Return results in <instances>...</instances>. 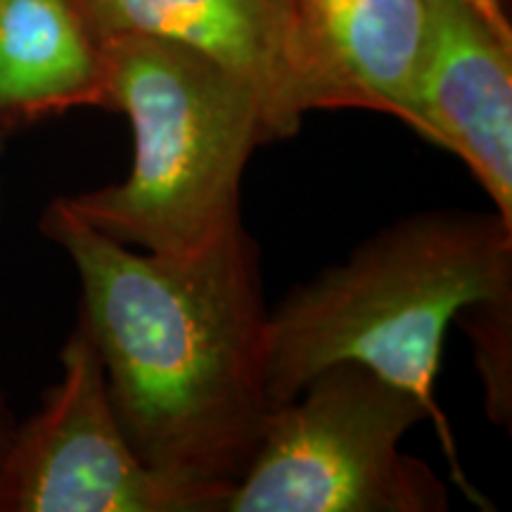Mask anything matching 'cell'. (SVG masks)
I'll list each match as a JSON object with an SVG mask.
<instances>
[{"label": "cell", "instance_id": "1", "mask_svg": "<svg viewBox=\"0 0 512 512\" xmlns=\"http://www.w3.org/2000/svg\"><path fill=\"white\" fill-rule=\"evenodd\" d=\"M81 283L79 323L105 368L126 439L178 482L233 494L273 401L259 247L245 226L195 259L133 252L67 200L41 216Z\"/></svg>", "mask_w": 512, "mask_h": 512}, {"label": "cell", "instance_id": "2", "mask_svg": "<svg viewBox=\"0 0 512 512\" xmlns=\"http://www.w3.org/2000/svg\"><path fill=\"white\" fill-rule=\"evenodd\" d=\"M512 297V223L498 211L439 209L382 228L342 264L294 287L268 316V394L292 401L335 363H361L418 396L453 479L472 501L456 441L434 396L448 325L470 306Z\"/></svg>", "mask_w": 512, "mask_h": 512}, {"label": "cell", "instance_id": "3", "mask_svg": "<svg viewBox=\"0 0 512 512\" xmlns=\"http://www.w3.org/2000/svg\"><path fill=\"white\" fill-rule=\"evenodd\" d=\"M105 107L133 128L121 183L64 197L107 238L171 261L195 259L242 226L247 162L271 143L245 83L181 43L145 34L98 38Z\"/></svg>", "mask_w": 512, "mask_h": 512}, {"label": "cell", "instance_id": "4", "mask_svg": "<svg viewBox=\"0 0 512 512\" xmlns=\"http://www.w3.org/2000/svg\"><path fill=\"white\" fill-rule=\"evenodd\" d=\"M422 420L408 389L335 363L271 408L226 512H444V479L399 448Z\"/></svg>", "mask_w": 512, "mask_h": 512}, {"label": "cell", "instance_id": "5", "mask_svg": "<svg viewBox=\"0 0 512 512\" xmlns=\"http://www.w3.org/2000/svg\"><path fill=\"white\" fill-rule=\"evenodd\" d=\"M60 363V380L12 437L0 512H226L228 491L178 482L138 456L81 323Z\"/></svg>", "mask_w": 512, "mask_h": 512}, {"label": "cell", "instance_id": "6", "mask_svg": "<svg viewBox=\"0 0 512 512\" xmlns=\"http://www.w3.org/2000/svg\"><path fill=\"white\" fill-rule=\"evenodd\" d=\"M95 41L145 34L192 48L245 83L271 143L297 136L306 114L366 110L320 53L297 0H74Z\"/></svg>", "mask_w": 512, "mask_h": 512}, {"label": "cell", "instance_id": "7", "mask_svg": "<svg viewBox=\"0 0 512 512\" xmlns=\"http://www.w3.org/2000/svg\"><path fill=\"white\" fill-rule=\"evenodd\" d=\"M413 131L465 162L512 223V41L467 0H430Z\"/></svg>", "mask_w": 512, "mask_h": 512}, {"label": "cell", "instance_id": "8", "mask_svg": "<svg viewBox=\"0 0 512 512\" xmlns=\"http://www.w3.org/2000/svg\"><path fill=\"white\" fill-rule=\"evenodd\" d=\"M105 107L98 43L74 0H0V119Z\"/></svg>", "mask_w": 512, "mask_h": 512}, {"label": "cell", "instance_id": "9", "mask_svg": "<svg viewBox=\"0 0 512 512\" xmlns=\"http://www.w3.org/2000/svg\"><path fill=\"white\" fill-rule=\"evenodd\" d=\"M320 53L370 112L413 128L430 0H297Z\"/></svg>", "mask_w": 512, "mask_h": 512}, {"label": "cell", "instance_id": "10", "mask_svg": "<svg viewBox=\"0 0 512 512\" xmlns=\"http://www.w3.org/2000/svg\"><path fill=\"white\" fill-rule=\"evenodd\" d=\"M510 304L512 297L470 306L458 318L477 339L479 366L486 384V406L498 422H510Z\"/></svg>", "mask_w": 512, "mask_h": 512}, {"label": "cell", "instance_id": "11", "mask_svg": "<svg viewBox=\"0 0 512 512\" xmlns=\"http://www.w3.org/2000/svg\"><path fill=\"white\" fill-rule=\"evenodd\" d=\"M467 3H470L472 8H475L479 15H482L486 22H489L491 27L498 31V34H501L503 38H508V41H512V29H510L508 17H505L501 0H467Z\"/></svg>", "mask_w": 512, "mask_h": 512}, {"label": "cell", "instance_id": "12", "mask_svg": "<svg viewBox=\"0 0 512 512\" xmlns=\"http://www.w3.org/2000/svg\"><path fill=\"white\" fill-rule=\"evenodd\" d=\"M15 430H17L15 415H12L10 403L5 399L3 389H0V472H3V465H5V458H8Z\"/></svg>", "mask_w": 512, "mask_h": 512}, {"label": "cell", "instance_id": "13", "mask_svg": "<svg viewBox=\"0 0 512 512\" xmlns=\"http://www.w3.org/2000/svg\"><path fill=\"white\" fill-rule=\"evenodd\" d=\"M8 133H10V126L5 124L3 119H0V162H3V155H5V143H8ZM0 214H3V176H0Z\"/></svg>", "mask_w": 512, "mask_h": 512}]
</instances>
